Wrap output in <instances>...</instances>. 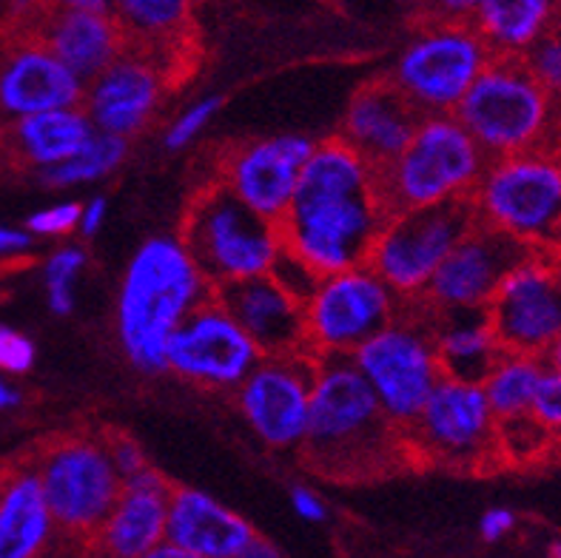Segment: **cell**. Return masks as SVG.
<instances>
[{
  "label": "cell",
  "mask_w": 561,
  "mask_h": 558,
  "mask_svg": "<svg viewBox=\"0 0 561 558\" xmlns=\"http://www.w3.org/2000/svg\"><path fill=\"white\" fill-rule=\"evenodd\" d=\"M103 217H106V200H92V203L85 205L83 214H80V231H83V237H94Z\"/></svg>",
  "instance_id": "7bdbcfd3"
},
{
  "label": "cell",
  "mask_w": 561,
  "mask_h": 558,
  "mask_svg": "<svg viewBox=\"0 0 561 558\" xmlns=\"http://www.w3.org/2000/svg\"><path fill=\"white\" fill-rule=\"evenodd\" d=\"M214 299L249 333L263 356L311 354L306 331V305L271 274L214 285Z\"/></svg>",
  "instance_id": "ffe728a7"
},
{
  "label": "cell",
  "mask_w": 561,
  "mask_h": 558,
  "mask_svg": "<svg viewBox=\"0 0 561 558\" xmlns=\"http://www.w3.org/2000/svg\"><path fill=\"white\" fill-rule=\"evenodd\" d=\"M388 223L374 166L342 135L313 146L288 212L277 219L279 246L320 276L368 265Z\"/></svg>",
  "instance_id": "6da1fadb"
},
{
  "label": "cell",
  "mask_w": 561,
  "mask_h": 558,
  "mask_svg": "<svg viewBox=\"0 0 561 558\" xmlns=\"http://www.w3.org/2000/svg\"><path fill=\"white\" fill-rule=\"evenodd\" d=\"M351 356L379 396L385 413L399 431H405L442 379L436 311L425 299L402 297L397 317Z\"/></svg>",
  "instance_id": "8992f818"
},
{
  "label": "cell",
  "mask_w": 561,
  "mask_h": 558,
  "mask_svg": "<svg viewBox=\"0 0 561 558\" xmlns=\"http://www.w3.org/2000/svg\"><path fill=\"white\" fill-rule=\"evenodd\" d=\"M85 265L83 248H60L49 262H46V288H49L51 311L66 317L71 311V280L80 274Z\"/></svg>",
  "instance_id": "d6a6232c"
},
{
  "label": "cell",
  "mask_w": 561,
  "mask_h": 558,
  "mask_svg": "<svg viewBox=\"0 0 561 558\" xmlns=\"http://www.w3.org/2000/svg\"><path fill=\"white\" fill-rule=\"evenodd\" d=\"M313 146L317 143L299 135L234 143L217 155L214 178L222 180L256 214L277 223L291 205Z\"/></svg>",
  "instance_id": "d6986e66"
},
{
  "label": "cell",
  "mask_w": 561,
  "mask_h": 558,
  "mask_svg": "<svg viewBox=\"0 0 561 558\" xmlns=\"http://www.w3.org/2000/svg\"><path fill=\"white\" fill-rule=\"evenodd\" d=\"M214 294L180 240L151 237L137 248L117 297V333L128 362L142 374L165 368L171 333Z\"/></svg>",
  "instance_id": "3957f363"
},
{
  "label": "cell",
  "mask_w": 561,
  "mask_h": 558,
  "mask_svg": "<svg viewBox=\"0 0 561 558\" xmlns=\"http://www.w3.org/2000/svg\"><path fill=\"white\" fill-rule=\"evenodd\" d=\"M550 556H553V558H561V538H559V542H556L553 547H550Z\"/></svg>",
  "instance_id": "681fc988"
},
{
  "label": "cell",
  "mask_w": 561,
  "mask_h": 558,
  "mask_svg": "<svg viewBox=\"0 0 561 558\" xmlns=\"http://www.w3.org/2000/svg\"><path fill=\"white\" fill-rule=\"evenodd\" d=\"M21 402V396H18V390L9 388V385H3L0 382V410H7V408H14V405Z\"/></svg>",
  "instance_id": "7dc6e473"
},
{
  "label": "cell",
  "mask_w": 561,
  "mask_h": 558,
  "mask_svg": "<svg viewBox=\"0 0 561 558\" xmlns=\"http://www.w3.org/2000/svg\"><path fill=\"white\" fill-rule=\"evenodd\" d=\"M277 558L279 556V550L274 545H268V542H265V538H260L256 536L254 538V545L249 547V550H245V558Z\"/></svg>",
  "instance_id": "bcb514c9"
},
{
  "label": "cell",
  "mask_w": 561,
  "mask_h": 558,
  "mask_svg": "<svg viewBox=\"0 0 561 558\" xmlns=\"http://www.w3.org/2000/svg\"><path fill=\"white\" fill-rule=\"evenodd\" d=\"M559 451H561V439H559Z\"/></svg>",
  "instance_id": "db71d44e"
},
{
  "label": "cell",
  "mask_w": 561,
  "mask_h": 558,
  "mask_svg": "<svg viewBox=\"0 0 561 558\" xmlns=\"http://www.w3.org/2000/svg\"><path fill=\"white\" fill-rule=\"evenodd\" d=\"M482 0H434L436 21H465L473 18Z\"/></svg>",
  "instance_id": "b9f144b4"
},
{
  "label": "cell",
  "mask_w": 561,
  "mask_h": 558,
  "mask_svg": "<svg viewBox=\"0 0 561 558\" xmlns=\"http://www.w3.org/2000/svg\"><path fill=\"white\" fill-rule=\"evenodd\" d=\"M55 3L66 9H83V12H114V0H55Z\"/></svg>",
  "instance_id": "f6af8a7d"
},
{
  "label": "cell",
  "mask_w": 561,
  "mask_h": 558,
  "mask_svg": "<svg viewBox=\"0 0 561 558\" xmlns=\"http://www.w3.org/2000/svg\"><path fill=\"white\" fill-rule=\"evenodd\" d=\"M522 55H493L468 94L454 109L456 121L488 155L534 151L550 126L553 98Z\"/></svg>",
  "instance_id": "9c48e42d"
},
{
  "label": "cell",
  "mask_w": 561,
  "mask_h": 558,
  "mask_svg": "<svg viewBox=\"0 0 561 558\" xmlns=\"http://www.w3.org/2000/svg\"><path fill=\"white\" fill-rule=\"evenodd\" d=\"M530 417L541 428H548L553 436L561 433V371H541V379L534 394V405H530Z\"/></svg>",
  "instance_id": "e575fe53"
},
{
  "label": "cell",
  "mask_w": 561,
  "mask_h": 558,
  "mask_svg": "<svg viewBox=\"0 0 561 558\" xmlns=\"http://www.w3.org/2000/svg\"><path fill=\"white\" fill-rule=\"evenodd\" d=\"M556 103H559V114H561V89H559V98H556Z\"/></svg>",
  "instance_id": "f5cc1de1"
},
{
  "label": "cell",
  "mask_w": 561,
  "mask_h": 558,
  "mask_svg": "<svg viewBox=\"0 0 561 558\" xmlns=\"http://www.w3.org/2000/svg\"><path fill=\"white\" fill-rule=\"evenodd\" d=\"M484 311L505 351L545 356L561 337L559 265L534 251L507 271Z\"/></svg>",
  "instance_id": "5bb4252c"
},
{
  "label": "cell",
  "mask_w": 561,
  "mask_h": 558,
  "mask_svg": "<svg viewBox=\"0 0 561 558\" xmlns=\"http://www.w3.org/2000/svg\"><path fill=\"white\" fill-rule=\"evenodd\" d=\"M28 234L14 231V228H0V254H18L28 248Z\"/></svg>",
  "instance_id": "ee69618b"
},
{
  "label": "cell",
  "mask_w": 561,
  "mask_h": 558,
  "mask_svg": "<svg viewBox=\"0 0 561 558\" xmlns=\"http://www.w3.org/2000/svg\"><path fill=\"white\" fill-rule=\"evenodd\" d=\"M302 459L322 479L365 481L413 467L405 436L351 354L317 356Z\"/></svg>",
  "instance_id": "7a4b0ae2"
},
{
  "label": "cell",
  "mask_w": 561,
  "mask_h": 558,
  "mask_svg": "<svg viewBox=\"0 0 561 558\" xmlns=\"http://www.w3.org/2000/svg\"><path fill=\"white\" fill-rule=\"evenodd\" d=\"M32 465L41 476L55 531L80 550H92L100 524L106 522L123 490L103 433L100 439L80 433L49 439L37 447Z\"/></svg>",
  "instance_id": "ba28073f"
},
{
  "label": "cell",
  "mask_w": 561,
  "mask_h": 558,
  "mask_svg": "<svg viewBox=\"0 0 561 558\" xmlns=\"http://www.w3.org/2000/svg\"><path fill=\"white\" fill-rule=\"evenodd\" d=\"M171 485L157 470H142L123 481L106 522L92 542L94 553L114 558L149 556L165 538Z\"/></svg>",
  "instance_id": "603a6c76"
},
{
  "label": "cell",
  "mask_w": 561,
  "mask_h": 558,
  "mask_svg": "<svg viewBox=\"0 0 561 558\" xmlns=\"http://www.w3.org/2000/svg\"><path fill=\"white\" fill-rule=\"evenodd\" d=\"M436 356L442 376L482 385L505 348L499 345L484 308H454L436 311Z\"/></svg>",
  "instance_id": "f1b7e54d"
},
{
  "label": "cell",
  "mask_w": 561,
  "mask_h": 558,
  "mask_svg": "<svg viewBox=\"0 0 561 558\" xmlns=\"http://www.w3.org/2000/svg\"><path fill=\"white\" fill-rule=\"evenodd\" d=\"M317 356H263L260 365L237 385V405L251 431L274 451L302 445L311 413V388Z\"/></svg>",
  "instance_id": "2e32d148"
},
{
  "label": "cell",
  "mask_w": 561,
  "mask_h": 558,
  "mask_svg": "<svg viewBox=\"0 0 561 558\" xmlns=\"http://www.w3.org/2000/svg\"><path fill=\"white\" fill-rule=\"evenodd\" d=\"M291 504L297 510V516H302L306 522H325L328 510L322 504V499L313 490L308 488H294L291 490Z\"/></svg>",
  "instance_id": "60d3db41"
},
{
  "label": "cell",
  "mask_w": 561,
  "mask_h": 558,
  "mask_svg": "<svg viewBox=\"0 0 561 558\" xmlns=\"http://www.w3.org/2000/svg\"><path fill=\"white\" fill-rule=\"evenodd\" d=\"M260 360L263 351L214 294L185 314L165 348V368L203 388H237Z\"/></svg>",
  "instance_id": "9a60e30c"
},
{
  "label": "cell",
  "mask_w": 561,
  "mask_h": 558,
  "mask_svg": "<svg viewBox=\"0 0 561 558\" xmlns=\"http://www.w3.org/2000/svg\"><path fill=\"white\" fill-rule=\"evenodd\" d=\"M165 538L192 558H242L254 545V527L211 496L171 488Z\"/></svg>",
  "instance_id": "d4e9b609"
},
{
  "label": "cell",
  "mask_w": 561,
  "mask_h": 558,
  "mask_svg": "<svg viewBox=\"0 0 561 558\" xmlns=\"http://www.w3.org/2000/svg\"><path fill=\"white\" fill-rule=\"evenodd\" d=\"M399 303L402 297L370 265L322 276L306 303L308 351L313 356L354 354L397 317Z\"/></svg>",
  "instance_id": "4fadbf2b"
},
{
  "label": "cell",
  "mask_w": 561,
  "mask_h": 558,
  "mask_svg": "<svg viewBox=\"0 0 561 558\" xmlns=\"http://www.w3.org/2000/svg\"><path fill=\"white\" fill-rule=\"evenodd\" d=\"M534 251L536 248L525 246L502 228L479 219L477 226L456 242L454 251L442 260L420 299H425L436 311L484 308L507 271Z\"/></svg>",
  "instance_id": "ac0fdd59"
},
{
  "label": "cell",
  "mask_w": 561,
  "mask_h": 558,
  "mask_svg": "<svg viewBox=\"0 0 561 558\" xmlns=\"http://www.w3.org/2000/svg\"><path fill=\"white\" fill-rule=\"evenodd\" d=\"M479 219L473 194L393 214L370 248L368 265L397 297H420L442 260Z\"/></svg>",
  "instance_id": "8fae6325"
},
{
  "label": "cell",
  "mask_w": 561,
  "mask_h": 558,
  "mask_svg": "<svg viewBox=\"0 0 561 558\" xmlns=\"http://www.w3.org/2000/svg\"><path fill=\"white\" fill-rule=\"evenodd\" d=\"M126 137L94 132L92 140L85 143L78 155L64 160V163L46 166V169L41 171V180L46 185H57V189L75 183H89V180H100L126 160Z\"/></svg>",
  "instance_id": "1f68e13d"
},
{
  "label": "cell",
  "mask_w": 561,
  "mask_h": 558,
  "mask_svg": "<svg viewBox=\"0 0 561 558\" xmlns=\"http://www.w3.org/2000/svg\"><path fill=\"white\" fill-rule=\"evenodd\" d=\"M525 64L530 66L536 78L548 86L550 92H559L561 89V35H545L541 41H536L530 49H527Z\"/></svg>",
  "instance_id": "d590c367"
},
{
  "label": "cell",
  "mask_w": 561,
  "mask_h": 558,
  "mask_svg": "<svg viewBox=\"0 0 561 558\" xmlns=\"http://www.w3.org/2000/svg\"><path fill=\"white\" fill-rule=\"evenodd\" d=\"M561 21V0H482L473 26L493 55H525L536 41L553 35Z\"/></svg>",
  "instance_id": "f546056e"
},
{
  "label": "cell",
  "mask_w": 561,
  "mask_h": 558,
  "mask_svg": "<svg viewBox=\"0 0 561 558\" xmlns=\"http://www.w3.org/2000/svg\"><path fill=\"white\" fill-rule=\"evenodd\" d=\"M545 356H548V362H550V368L561 371V337H559V340H556V342H553V345H550V348H548V354H545Z\"/></svg>",
  "instance_id": "c3c4849f"
},
{
  "label": "cell",
  "mask_w": 561,
  "mask_h": 558,
  "mask_svg": "<svg viewBox=\"0 0 561 558\" xmlns=\"http://www.w3.org/2000/svg\"><path fill=\"white\" fill-rule=\"evenodd\" d=\"M220 106H222V98H206V100H199V103H194V106L185 109L178 121L171 123L169 132H165V149L171 151L185 149V146H188V143H192L194 137L208 126V121H211Z\"/></svg>",
  "instance_id": "836d02e7"
},
{
  "label": "cell",
  "mask_w": 561,
  "mask_h": 558,
  "mask_svg": "<svg viewBox=\"0 0 561 558\" xmlns=\"http://www.w3.org/2000/svg\"><path fill=\"white\" fill-rule=\"evenodd\" d=\"M180 242L199 274L220 285L268 274L279 254V228L214 178L199 185L185 205Z\"/></svg>",
  "instance_id": "5b68a950"
},
{
  "label": "cell",
  "mask_w": 561,
  "mask_h": 558,
  "mask_svg": "<svg viewBox=\"0 0 561 558\" xmlns=\"http://www.w3.org/2000/svg\"><path fill=\"white\" fill-rule=\"evenodd\" d=\"M55 536V519L32 462L0 467V558L41 556Z\"/></svg>",
  "instance_id": "484cf974"
},
{
  "label": "cell",
  "mask_w": 561,
  "mask_h": 558,
  "mask_svg": "<svg viewBox=\"0 0 561 558\" xmlns=\"http://www.w3.org/2000/svg\"><path fill=\"white\" fill-rule=\"evenodd\" d=\"M541 371H545V365H541L539 356L505 351V356L496 362V368H493L491 374H488V379L482 382L484 396H488V402H491L496 422L530 413Z\"/></svg>",
  "instance_id": "4dcf8cb0"
},
{
  "label": "cell",
  "mask_w": 561,
  "mask_h": 558,
  "mask_svg": "<svg viewBox=\"0 0 561 558\" xmlns=\"http://www.w3.org/2000/svg\"><path fill=\"white\" fill-rule=\"evenodd\" d=\"M94 132L98 128L85 109H51L14 117L7 128H0V146L14 163L46 169L78 155L92 140Z\"/></svg>",
  "instance_id": "4316f807"
},
{
  "label": "cell",
  "mask_w": 561,
  "mask_h": 558,
  "mask_svg": "<svg viewBox=\"0 0 561 558\" xmlns=\"http://www.w3.org/2000/svg\"><path fill=\"white\" fill-rule=\"evenodd\" d=\"M3 57H7V43L0 41V64H3Z\"/></svg>",
  "instance_id": "816d5d0a"
},
{
  "label": "cell",
  "mask_w": 561,
  "mask_h": 558,
  "mask_svg": "<svg viewBox=\"0 0 561 558\" xmlns=\"http://www.w3.org/2000/svg\"><path fill=\"white\" fill-rule=\"evenodd\" d=\"M85 83L41 41L7 43L0 64V121L83 106Z\"/></svg>",
  "instance_id": "44dd1931"
},
{
  "label": "cell",
  "mask_w": 561,
  "mask_h": 558,
  "mask_svg": "<svg viewBox=\"0 0 561 558\" xmlns=\"http://www.w3.org/2000/svg\"><path fill=\"white\" fill-rule=\"evenodd\" d=\"M491 60L493 49L473 23L434 21L402 52L391 80L425 114L454 112Z\"/></svg>",
  "instance_id": "7c38bea8"
},
{
  "label": "cell",
  "mask_w": 561,
  "mask_h": 558,
  "mask_svg": "<svg viewBox=\"0 0 561 558\" xmlns=\"http://www.w3.org/2000/svg\"><path fill=\"white\" fill-rule=\"evenodd\" d=\"M513 527H516V516L505 508L488 510L482 516V522H479V533H482L484 542H502Z\"/></svg>",
  "instance_id": "ab89813d"
},
{
  "label": "cell",
  "mask_w": 561,
  "mask_h": 558,
  "mask_svg": "<svg viewBox=\"0 0 561 558\" xmlns=\"http://www.w3.org/2000/svg\"><path fill=\"white\" fill-rule=\"evenodd\" d=\"M402 436L413 467L491 474L505 462L499 447V422L479 382L442 376Z\"/></svg>",
  "instance_id": "52a82bcc"
},
{
  "label": "cell",
  "mask_w": 561,
  "mask_h": 558,
  "mask_svg": "<svg viewBox=\"0 0 561 558\" xmlns=\"http://www.w3.org/2000/svg\"><path fill=\"white\" fill-rule=\"evenodd\" d=\"M51 55H57L83 83H92L100 71L126 52L128 37L114 14L83 12L57 7L43 14L35 35Z\"/></svg>",
  "instance_id": "cb8c5ba5"
},
{
  "label": "cell",
  "mask_w": 561,
  "mask_h": 558,
  "mask_svg": "<svg viewBox=\"0 0 561 558\" xmlns=\"http://www.w3.org/2000/svg\"><path fill=\"white\" fill-rule=\"evenodd\" d=\"M479 217L536 251L561 246V163L539 151L493 157L473 189Z\"/></svg>",
  "instance_id": "30bf717a"
},
{
  "label": "cell",
  "mask_w": 561,
  "mask_h": 558,
  "mask_svg": "<svg viewBox=\"0 0 561 558\" xmlns=\"http://www.w3.org/2000/svg\"><path fill=\"white\" fill-rule=\"evenodd\" d=\"M488 163L491 155L456 121V114H425L402 155L374 169V180L391 219L411 208L473 194Z\"/></svg>",
  "instance_id": "277c9868"
},
{
  "label": "cell",
  "mask_w": 561,
  "mask_h": 558,
  "mask_svg": "<svg viewBox=\"0 0 561 558\" xmlns=\"http://www.w3.org/2000/svg\"><path fill=\"white\" fill-rule=\"evenodd\" d=\"M192 7L194 0H114L128 43L163 57L180 78L192 71Z\"/></svg>",
  "instance_id": "83f0119b"
},
{
  "label": "cell",
  "mask_w": 561,
  "mask_h": 558,
  "mask_svg": "<svg viewBox=\"0 0 561 558\" xmlns=\"http://www.w3.org/2000/svg\"><path fill=\"white\" fill-rule=\"evenodd\" d=\"M553 262L559 265V271H561V246L553 248Z\"/></svg>",
  "instance_id": "f907efd6"
},
{
  "label": "cell",
  "mask_w": 561,
  "mask_h": 558,
  "mask_svg": "<svg viewBox=\"0 0 561 558\" xmlns=\"http://www.w3.org/2000/svg\"><path fill=\"white\" fill-rule=\"evenodd\" d=\"M80 214H83V205L78 203L55 205V208L32 214L26 219V228L32 234H43V237H60V234H69L80 226Z\"/></svg>",
  "instance_id": "74e56055"
},
{
  "label": "cell",
  "mask_w": 561,
  "mask_h": 558,
  "mask_svg": "<svg viewBox=\"0 0 561 558\" xmlns=\"http://www.w3.org/2000/svg\"><path fill=\"white\" fill-rule=\"evenodd\" d=\"M171 80L174 71L163 57L128 43L126 52L85 89L83 109L98 132L128 140L151 126L171 89Z\"/></svg>",
  "instance_id": "e0dca14e"
},
{
  "label": "cell",
  "mask_w": 561,
  "mask_h": 558,
  "mask_svg": "<svg viewBox=\"0 0 561 558\" xmlns=\"http://www.w3.org/2000/svg\"><path fill=\"white\" fill-rule=\"evenodd\" d=\"M103 442H106L108 456H112L114 467H117V474H121L123 481L142 474V470H149L146 453L140 451V445L131 436H126L121 431H106L103 433Z\"/></svg>",
  "instance_id": "8d00e7d4"
},
{
  "label": "cell",
  "mask_w": 561,
  "mask_h": 558,
  "mask_svg": "<svg viewBox=\"0 0 561 558\" xmlns=\"http://www.w3.org/2000/svg\"><path fill=\"white\" fill-rule=\"evenodd\" d=\"M32 365H35V345L23 333L0 326V368L9 374H26Z\"/></svg>",
  "instance_id": "f35d334b"
},
{
  "label": "cell",
  "mask_w": 561,
  "mask_h": 558,
  "mask_svg": "<svg viewBox=\"0 0 561 558\" xmlns=\"http://www.w3.org/2000/svg\"><path fill=\"white\" fill-rule=\"evenodd\" d=\"M422 121L425 112L391 78H379L356 89L340 135L379 169L402 155Z\"/></svg>",
  "instance_id": "7402d4cb"
}]
</instances>
